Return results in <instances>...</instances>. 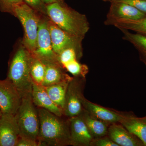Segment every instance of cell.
I'll list each match as a JSON object with an SVG mask.
<instances>
[{
  "label": "cell",
  "mask_w": 146,
  "mask_h": 146,
  "mask_svg": "<svg viewBox=\"0 0 146 146\" xmlns=\"http://www.w3.org/2000/svg\"><path fill=\"white\" fill-rule=\"evenodd\" d=\"M3 115L2 112L1 110L0 109V119H1V117L2 115Z\"/></svg>",
  "instance_id": "1f68e13d"
},
{
  "label": "cell",
  "mask_w": 146,
  "mask_h": 146,
  "mask_svg": "<svg viewBox=\"0 0 146 146\" xmlns=\"http://www.w3.org/2000/svg\"><path fill=\"white\" fill-rule=\"evenodd\" d=\"M31 98L37 108H44L59 117H63V110L52 100L44 86L36 84L33 80Z\"/></svg>",
  "instance_id": "9a60e30c"
},
{
  "label": "cell",
  "mask_w": 146,
  "mask_h": 146,
  "mask_svg": "<svg viewBox=\"0 0 146 146\" xmlns=\"http://www.w3.org/2000/svg\"><path fill=\"white\" fill-rule=\"evenodd\" d=\"M70 145L90 146L94 139L81 115L68 118Z\"/></svg>",
  "instance_id": "8fae6325"
},
{
  "label": "cell",
  "mask_w": 146,
  "mask_h": 146,
  "mask_svg": "<svg viewBox=\"0 0 146 146\" xmlns=\"http://www.w3.org/2000/svg\"><path fill=\"white\" fill-rule=\"evenodd\" d=\"M58 57L59 63L63 68L66 64L73 60H79L81 59L76 52L74 50L71 48L63 50L58 54Z\"/></svg>",
  "instance_id": "cb8c5ba5"
},
{
  "label": "cell",
  "mask_w": 146,
  "mask_h": 146,
  "mask_svg": "<svg viewBox=\"0 0 146 146\" xmlns=\"http://www.w3.org/2000/svg\"><path fill=\"white\" fill-rule=\"evenodd\" d=\"M114 26L119 30L131 31L146 36V15L138 20L118 22Z\"/></svg>",
  "instance_id": "44dd1931"
},
{
  "label": "cell",
  "mask_w": 146,
  "mask_h": 146,
  "mask_svg": "<svg viewBox=\"0 0 146 146\" xmlns=\"http://www.w3.org/2000/svg\"><path fill=\"white\" fill-rule=\"evenodd\" d=\"M107 135L118 146H144L141 140L120 123L110 125Z\"/></svg>",
  "instance_id": "5bb4252c"
},
{
  "label": "cell",
  "mask_w": 146,
  "mask_h": 146,
  "mask_svg": "<svg viewBox=\"0 0 146 146\" xmlns=\"http://www.w3.org/2000/svg\"><path fill=\"white\" fill-rule=\"evenodd\" d=\"M65 70L72 75L73 76L86 78L89 72V68L85 64L80 63L79 60H76L68 63L64 66Z\"/></svg>",
  "instance_id": "603a6c76"
},
{
  "label": "cell",
  "mask_w": 146,
  "mask_h": 146,
  "mask_svg": "<svg viewBox=\"0 0 146 146\" xmlns=\"http://www.w3.org/2000/svg\"><path fill=\"white\" fill-rule=\"evenodd\" d=\"M90 146H118L110 138L109 136H103L100 138L94 139Z\"/></svg>",
  "instance_id": "4316f807"
},
{
  "label": "cell",
  "mask_w": 146,
  "mask_h": 146,
  "mask_svg": "<svg viewBox=\"0 0 146 146\" xmlns=\"http://www.w3.org/2000/svg\"><path fill=\"white\" fill-rule=\"evenodd\" d=\"M146 15L130 5L121 2H113L111 3L104 23L106 26H114L118 22L138 20Z\"/></svg>",
  "instance_id": "9c48e42d"
},
{
  "label": "cell",
  "mask_w": 146,
  "mask_h": 146,
  "mask_svg": "<svg viewBox=\"0 0 146 146\" xmlns=\"http://www.w3.org/2000/svg\"><path fill=\"white\" fill-rule=\"evenodd\" d=\"M40 127L38 146L70 145V136L68 118L63 119L44 108H37Z\"/></svg>",
  "instance_id": "7a4b0ae2"
},
{
  "label": "cell",
  "mask_w": 146,
  "mask_h": 146,
  "mask_svg": "<svg viewBox=\"0 0 146 146\" xmlns=\"http://www.w3.org/2000/svg\"><path fill=\"white\" fill-rule=\"evenodd\" d=\"M134 134L146 146V117H138L132 112H127L120 123Z\"/></svg>",
  "instance_id": "2e32d148"
},
{
  "label": "cell",
  "mask_w": 146,
  "mask_h": 146,
  "mask_svg": "<svg viewBox=\"0 0 146 146\" xmlns=\"http://www.w3.org/2000/svg\"><path fill=\"white\" fill-rule=\"evenodd\" d=\"M145 117H146V116H145Z\"/></svg>",
  "instance_id": "d6a6232c"
},
{
  "label": "cell",
  "mask_w": 146,
  "mask_h": 146,
  "mask_svg": "<svg viewBox=\"0 0 146 146\" xmlns=\"http://www.w3.org/2000/svg\"><path fill=\"white\" fill-rule=\"evenodd\" d=\"M48 16L43 15L41 16L38 27L36 47L32 54L43 62L60 64L58 55L53 49L48 27Z\"/></svg>",
  "instance_id": "52a82bcc"
},
{
  "label": "cell",
  "mask_w": 146,
  "mask_h": 146,
  "mask_svg": "<svg viewBox=\"0 0 146 146\" xmlns=\"http://www.w3.org/2000/svg\"><path fill=\"white\" fill-rule=\"evenodd\" d=\"M15 116L20 130V137L37 142L40 121L37 108L33 102L31 95L22 98Z\"/></svg>",
  "instance_id": "277c9868"
},
{
  "label": "cell",
  "mask_w": 146,
  "mask_h": 146,
  "mask_svg": "<svg viewBox=\"0 0 146 146\" xmlns=\"http://www.w3.org/2000/svg\"><path fill=\"white\" fill-rule=\"evenodd\" d=\"M124 40L133 45L139 53L140 59L146 67V36L139 33H133L125 29H120Z\"/></svg>",
  "instance_id": "ffe728a7"
},
{
  "label": "cell",
  "mask_w": 146,
  "mask_h": 146,
  "mask_svg": "<svg viewBox=\"0 0 146 146\" xmlns=\"http://www.w3.org/2000/svg\"><path fill=\"white\" fill-rule=\"evenodd\" d=\"M21 100L20 94L9 80H0V109L3 114L16 115Z\"/></svg>",
  "instance_id": "30bf717a"
},
{
  "label": "cell",
  "mask_w": 146,
  "mask_h": 146,
  "mask_svg": "<svg viewBox=\"0 0 146 146\" xmlns=\"http://www.w3.org/2000/svg\"><path fill=\"white\" fill-rule=\"evenodd\" d=\"M32 53L19 39L13 47L8 62L7 77L21 98L31 94L33 80L30 74Z\"/></svg>",
  "instance_id": "6da1fadb"
},
{
  "label": "cell",
  "mask_w": 146,
  "mask_h": 146,
  "mask_svg": "<svg viewBox=\"0 0 146 146\" xmlns=\"http://www.w3.org/2000/svg\"><path fill=\"white\" fill-rule=\"evenodd\" d=\"M16 146H38V143L29 138L20 137Z\"/></svg>",
  "instance_id": "f1b7e54d"
},
{
  "label": "cell",
  "mask_w": 146,
  "mask_h": 146,
  "mask_svg": "<svg viewBox=\"0 0 146 146\" xmlns=\"http://www.w3.org/2000/svg\"><path fill=\"white\" fill-rule=\"evenodd\" d=\"M48 27L49 30L53 49L57 55L63 50L73 49L80 58L83 55L82 41L84 38L75 36L58 27L49 18Z\"/></svg>",
  "instance_id": "ba28073f"
},
{
  "label": "cell",
  "mask_w": 146,
  "mask_h": 146,
  "mask_svg": "<svg viewBox=\"0 0 146 146\" xmlns=\"http://www.w3.org/2000/svg\"><path fill=\"white\" fill-rule=\"evenodd\" d=\"M80 115L86 123L94 139L107 135L109 124L94 117L84 109Z\"/></svg>",
  "instance_id": "ac0fdd59"
},
{
  "label": "cell",
  "mask_w": 146,
  "mask_h": 146,
  "mask_svg": "<svg viewBox=\"0 0 146 146\" xmlns=\"http://www.w3.org/2000/svg\"><path fill=\"white\" fill-rule=\"evenodd\" d=\"M41 1L47 5L53 3L60 2L63 0H41Z\"/></svg>",
  "instance_id": "f546056e"
},
{
  "label": "cell",
  "mask_w": 146,
  "mask_h": 146,
  "mask_svg": "<svg viewBox=\"0 0 146 146\" xmlns=\"http://www.w3.org/2000/svg\"><path fill=\"white\" fill-rule=\"evenodd\" d=\"M115 1L121 2L130 5L146 14V0H114L112 2Z\"/></svg>",
  "instance_id": "484cf974"
},
{
  "label": "cell",
  "mask_w": 146,
  "mask_h": 146,
  "mask_svg": "<svg viewBox=\"0 0 146 146\" xmlns=\"http://www.w3.org/2000/svg\"><path fill=\"white\" fill-rule=\"evenodd\" d=\"M24 2L34 10L44 16H47L46 5L41 0H23Z\"/></svg>",
  "instance_id": "d4e9b609"
},
{
  "label": "cell",
  "mask_w": 146,
  "mask_h": 146,
  "mask_svg": "<svg viewBox=\"0 0 146 146\" xmlns=\"http://www.w3.org/2000/svg\"><path fill=\"white\" fill-rule=\"evenodd\" d=\"M103 1H109L111 3L114 0H103Z\"/></svg>",
  "instance_id": "4dcf8cb0"
},
{
  "label": "cell",
  "mask_w": 146,
  "mask_h": 146,
  "mask_svg": "<svg viewBox=\"0 0 146 146\" xmlns=\"http://www.w3.org/2000/svg\"><path fill=\"white\" fill-rule=\"evenodd\" d=\"M86 78L73 76L68 84L63 115L67 118L78 116L84 110L82 100Z\"/></svg>",
  "instance_id": "8992f818"
},
{
  "label": "cell",
  "mask_w": 146,
  "mask_h": 146,
  "mask_svg": "<svg viewBox=\"0 0 146 146\" xmlns=\"http://www.w3.org/2000/svg\"><path fill=\"white\" fill-rule=\"evenodd\" d=\"M43 62L45 65V74L42 86L52 85L72 78L60 63Z\"/></svg>",
  "instance_id": "e0dca14e"
},
{
  "label": "cell",
  "mask_w": 146,
  "mask_h": 146,
  "mask_svg": "<svg viewBox=\"0 0 146 146\" xmlns=\"http://www.w3.org/2000/svg\"><path fill=\"white\" fill-rule=\"evenodd\" d=\"M11 14L18 18L22 24L24 33L23 43L33 53L36 47L39 22L42 14L25 2L13 5Z\"/></svg>",
  "instance_id": "5b68a950"
},
{
  "label": "cell",
  "mask_w": 146,
  "mask_h": 146,
  "mask_svg": "<svg viewBox=\"0 0 146 146\" xmlns=\"http://www.w3.org/2000/svg\"><path fill=\"white\" fill-rule=\"evenodd\" d=\"M23 2V0H0V7L2 11L11 14L13 5Z\"/></svg>",
  "instance_id": "83f0119b"
},
{
  "label": "cell",
  "mask_w": 146,
  "mask_h": 146,
  "mask_svg": "<svg viewBox=\"0 0 146 146\" xmlns=\"http://www.w3.org/2000/svg\"><path fill=\"white\" fill-rule=\"evenodd\" d=\"M20 137L15 115L3 114L0 119V146H16Z\"/></svg>",
  "instance_id": "7c38bea8"
},
{
  "label": "cell",
  "mask_w": 146,
  "mask_h": 146,
  "mask_svg": "<svg viewBox=\"0 0 146 146\" xmlns=\"http://www.w3.org/2000/svg\"><path fill=\"white\" fill-rule=\"evenodd\" d=\"M72 78L70 79L58 83L44 86L46 91L52 100L63 110L65 106L68 84Z\"/></svg>",
  "instance_id": "d6986e66"
},
{
  "label": "cell",
  "mask_w": 146,
  "mask_h": 146,
  "mask_svg": "<svg viewBox=\"0 0 146 146\" xmlns=\"http://www.w3.org/2000/svg\"><path fill=\"white\" fill-rule=\"evenodd\" d=\"M30 67V74L33 80L42 85L45 74V65L43 61L33 54Z\"/></svg>",
  "instance_id": "7402d4cb"
},
{
  "label": "cell",
  "mask_w": 146,
  "mask_h": 146,
  "mask_svg": "<svg viewBox=\"0 0 146 146\" xmlns=\"http://www.w3.org/2000/svg\"><path fill=\"white\" fill-rule=\"evenodd\" d=\"M47 16L58 27L70 34L84 38L90 29L86 15L68 6L62 1L47 5Z\"/></svg>",
  "instance_id": "3957f363"
},
{
  "label": "cell",
  "mask_w": 146,
  "mask_h": 146,
  "mask_svg": "<svg viewBox=\"0 0 146 146\" xmlns=\"http://www.w3.org/2000/svg\"><path fill=\"white\" fill-rule=\"evenodd\" d=\"M82 102L85 110L94 117L109 125L121 123L127 113L119 112L115 110L103 107L90 102L85 97L83 98Z\"/></svg>",
  "instance_id": "4fadbf2b"
}]
</instances>
